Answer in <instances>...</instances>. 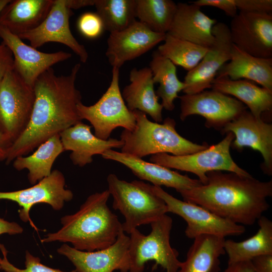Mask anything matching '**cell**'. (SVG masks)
Returning <instances> with one entry per match:
<instances>
[{
  "label": "cell",
  "mask_w": 272,
  "mask_h": 272,
  "mask_svg": "<svg viewBox=\"0 0 272 272\" xmlns=\"http://www.w3.org/2000/svg\"><path fill=\"white\" fill-rule=\"evenodd\" d=\"M129 237L122 229L114 243L99 250H77L66 244L57 249L58 254L66 257L77 272H128L129 270L128 247Z\"/></svg>",
  "instance_id": "cell-13"
},
{
  "label": "cell",
  "mask_w": 272,
  "mask_h": 272,
  "mask_svg": "<svg viewBox=\"0 0 272 272\" xmlns=\"http://www.w3.org/2000/svg\"><path fill=\"white\" fill-rule=\"evenodd\" d=\"M135 126L132 130L123 129L120 140L123 142L121 152L142 158L160 153L182 156L203 150L207 143H193L180 135L176 130L174 119L167 117L163 123L153 122L138 110L132 111Z\"/></svg>",
  "instance_id": "cell-4"
},
{
  "label": "cell",
  "mask_w": 272,
  "mask_h": 272,
  "mask_svg": "<svg viewBox=\"0 0 272 272\" xmlns=\"http://www.w3.org/2000/svg\"><path fill=\"white\" fill-rule=\"evenodd\" d=\"M35 98L33 87L13 69L6 73L0 83V129L10 145L27 127Z\"/></svg>",
  "instance_id": "cell-9"
},
{
  "label": "cell",
  "mask_w": 272,
  "mask_h": 272,
  "mask_svg": "<svg viewBox=\"0 0 272 272\" xmlns=\"http://www.w3.org/2000/svg\"><path fill=\"white\" fill-rule=\"evenodd\" d=\"M151 188L165 202L168 213L178 215L186 222L185 235L189 239L202 235L225 238L240 235L245 231L244 226L222 218L199 205L177 199L161 187L151 185Z\"/></svg>",
  "instance_id": "cell-10"
},
{
  "label": "cell",
  "mask_w": 272,
  "mask_h": 272,
  "mask_svg": "<svg viewBox=\"0 0 272 272\" xmlns=\"http://www.w3.org/2000/svg\"><path fill=\"white\" fill-rule=\"evenodd\" d=\"M76 64L67 75L57 76L51 67L36 81L35 98L29 123L10 146L6 163L24 156L52 136L82 121L77 106L81 102L76 81L81 68Z\"/></svg>",
  "instance_id": "cell-1"
},
{
  "label": "cell",
  "mask_w": 272,
  "mask_h": 272,
  "mask_svg": "<svg viewBox=\"0 0 272 272\" xmlns=\"http://www.w3.org/2000/svg\"><path fill=\"white\" fill-rule=\"evenodd\" d=\"M14 58L10 49L3 42L0 44V83L6 73L13 69Z\"/></svg>",
  "instance_id": "cell-38"
},
{
  "label": "cell",
  "mask_w": 272,
  "mask_h": 272,
  "mask_svg": "<svg viewBox=\"0 0 272 272\" xmlns=\"http://www.w3.org/2000/svg\"><path fill=\"white\" fill-rule=\"evenodd\" d=\"M149 67L154 84H159L156 93L162 100L163 108L169 111L173 110L174 100L179 97L178 93L186 87L184 82L180 81L177 77L176 65L156 50L153 53Z\"/></svg>",
  "instance_id": "cell-30"
},
{
  "label": "cell",
  "mask_w": 272,
  "mask_h": 272,
  "mask_svg": "<svg viewBox=\"0 0 272 272\" xmlns=\"http://www.w3.org/2000/svg\"><path fill=\"white\" fill-rule=\"evenodd\" d=\"M95 0H64L66 6L70 10L94 6Z\"/></svg>",
  "instance_id": "cell-42"
},
{
  "label": "cell",
  "mask_w": 272,
  "mask_h": 272,
  "mask_svg": "<svg viewBox=\"0 0 272 272\" xmlns=\"http://www.w3.org/2000/svg\"><path fill=\"white\" fill-rule=\"evenodd\" d=\"M178 98L180 101L179 116L182 121L192 115H200L206 119L207 127L220 131L247 109L237 99L213 89L185 94Z\"/></svg>",
  "instance_id": "cell-11"
},
{
  "label": "cell",
  "mask_w": 272,
  "mask_h": 272,
  "mask_svg": "<svg viewBox=\"0 0 272 272\" xmlns=\"http://www.w3.org/2000/svg\"><path fill=\"white\" fill-rule=\"evenodd\" d=\"M0 38L12 53L13 69L26 83L32 87L38 78L51 66L72 56L71 53L62 51L53 53L41 52L25 44L17 35L1 24Z\"/></svg>",
  "instance_id": "cell-18"
},
{
  "label": "cell",
  "mask_w": 272,
  "mask_h": 272,
  "mask_svg": "<svg viewBox=\"0 0 272 272\" xmlns=\"http://www.w3.org/2000/svg\"><path fill=\"white\" fill-rule=\"evenodd\" d=\"M11 0H0V13Z\"/></svg>",
  "instance_id": "cell-44"
},
{
  "label": "cell",
  "mask_w": 272,
  "mask_h": 272,
  "mask_svg": "<svg viewBox=\"0 0 272 272\" xmlns=\"http://www.w3.org/2000/svg\"><path fill=\"white\" fill-rule=\"evenodd\" d=\"M237 10L240 12L271 14V0H234Z\"/></svg>",
  "instance_id": "cell-36"
},
{
  "label": "cell",
  "mask_w": 272,
  "mask_h": 272,
  "mask_svg": "<svg viewBox=\"0 0 272 272\" xmlns=\"http://www.w3.org/2000/svg\"><path fill=\"white\" fill-rule=\"evenodd\" d=\"M229 28L238 48L254 56L272 58V14L239 12Z\"/></svg>",
  "instance_id": "cell-15"
},
{
  "label": "cell",
  "mask_w": 272,
  "mask_h": 272,
  "mask_svg": "<svg viewBox=\"0 0 272 272\" xmlns=\"http://www.w3.org/2000/svg\"><path fill=\"white\" fill-rule=\"evenodd\" d=\"M208 49L167 33L164 43L159 46L157 51L175 65L189 72L200 62Z\"/></svg>",
  "instance_id": "cell-33"
},
{
  "label": "cell",
  "mask_w": 272,
  "mask_h": 272,
  "mask_svg": "<svg viewBox=\"0 0 272 272\" xmlns=\"http://www.w3.org/2000/svg\"><path fill=\"white\" fill-rule=\"evenodd\" d=\"M23 232V228L17 223L9 222L0 217V235L4 234L16 235ZM1 260L0 258V262Z\"/></svg>",
  "instance_id": "cell-40"
},
{
  "label": "cell",
  "mask_w": 272,
  "mask_h": 272,
  "mask_svg": "<svg viewBox=\"0 0 272 272\" xmlns=\"http://www.w3.org/2000/svg\"><path fill=\"white\" fill-rule=\"evenodd\" d=\"M217 22L195 4H177L176 11L168 34L199 46L209 48L213 44V28Z\"/></svg>",
  "instance_id": "cell-22"
},
{
  "label": "cell",
  "mask_w": 272,
  "mask_h": 272,
  "mask_svg": "<svg viewBox=\"0 0 272 272\" xmlns=\"http://www.w3.org/2000/svg\"><path fill=\"white\" fill-rule=\"evenodd\" d=\"M65 180L63 173L58 170L51 174L32 186L21 190L0 192V199H7L17 202L20 209L19 216L24 222L33 223L30 217L32 207L39 203L49 205L55 211L62 209L64 203L71 201L73 192L65 188Z\"/></svg>",
  "instance_id": "cell-12"
},
{
  "label": "cell",
  "mask_w": 272,
  "mask_h": 272,
  "mask_svg": "<svg viewBox=\"0 0 272 272\" xmlns=\"http://www.w3.org/2000/svg\"><path fill=\"white\" fill-rule=\"evenodd\" d=\"M166 35L154 32L136 21L123 30L110 33L106 56L112 67L120 69L125 62L141 56L164 41Z\"/></svg>",
  "instance_id": "cell-19"
},
{
  "label": "cell",
  "mask_w": 272,
  "mask_h": 272,
  "mask_svg": "<svg viewBox=\"0 0 272 272\" xmlns=\"http://www.w3.org/2000/svg\"><path fill=\"white\" fill-rule=\"evenodd\" d=\"M177 4L171 0H136V17L152 31L167 34L171 27Z\"/></svg>",
  "instance_id": "cell-31"
},
{
  "label": "cell",
  "mask_w": 272,
  "mask_h": 272,
  "mask_svg": "<svg viewBox=\"0 0 272 272\" xmlns=\"http://www.w3.org/2000/svg\"><path fill=\"white\" fill-rule=\"evenodd\" d=\"M216 77L247 80L272 91V58L253 56L233 44L230 60L221 68Z\"/></svg>",
  "instance_id": "cell-25"
},
{
  "label": "cell",
  "mask_w": 272,
  "mask_h": 272,
  "mask_svg": "<svg viewBox=\"0 0 272 272\" xmlns=\"http://www.w3.org/2000/svg\"><path fill=\"white\" fill-rule=\"evenodd\" d=\"M250 261L254 272H272V254L259 256Z\"/></svg>",
  "instance_id": "cell-39"
},
{
  "label": "cell",
  "mask_w": 272,
  "mask_h": 272,
  "mask_svg": "<svg viewBox=\"0 0 272 272\" xmlns=\"http://www.w3.org/2000/svg\"><path fill=\"white\" fill-rule=\"evenodd\" d=\"M207 176L206 184L178 192L183 200L244 226L253 225L269 209L272 180L222 171L209 172Z\"/></svg>",
  "instance_id": "cell-2"
},
{
  "label": "cell",
  "mask_w": 272,
  "mask_h": 272,
  "mask_svg": "<svg viewBox=\"0 0 272 272\" xmlns=\"http://www.w3.org/2000/svg\"><path fill=\"white\" fill-rule=\"evenodd\" d=\"M223 272H254L251 261H243L228 264Z\"/></svg>",
  "instance_id": "cell-41"
},
{
  "label": "cell",
  "mask_w": 272,
  "mask_h": 272,
  "mask_svg": "<svg viewBox=\"0 0 272 272\" xmlns=\"http://www.w3.org/2000/svg\"><path fill=\"white\" fill-rule=\"evenodd\" d=\"M0 249L3 255V258L0 262L1 268L6 272H66L48 267L41 263L39 257L33 255L27 250L25 252V268H19L11 263L8 260L7 250L4 245L0 244ZM68 272L77 271L74 270Z\"/></svg>",
  "instance_id": "cell-34"
},
{
  "label": "cell",
  "mask_w": 272,
  "mask_h": 272,
  "mask_svg": "<svg viewBox=\"0 0 272 272\" xmlns=\"http://www.w3.org/2000/svg\"><path fill=\"white\" fill-rule=\"evenodd\" d=\"M191 3L200 8L208 6L219 9L227 16L232 18L237 14V9L234 0H197Z\"/></svg>",
  "instance_id": "cell-37"
},
{
  "label": "cell",
  "mask_w": 272,
  "mask_h": 272,
  "mask_svg": "<svg viewBox=\"0 0 272 272\" xmlns=\"http://www.w3.org/2000/svg\"><path fill=\"white\" fill-rule=\"evenodd\" d=\"M193 240L177 272H219L220 257L225 253V238L202 235Z\"/></svg>",
  "instance_id": "cell-27"
},
{
  "label": "cell",
  "mask_w": 272,
  "mask_h": 272,
  "mask_svg": "<svg viewBox=\"0 0 272 272\" xmlns=\"http://www.w3.org/2000/svg\"><path fill=\"white\" fill-rule=\"evenodd\" d=\"M73 14L64 0H54L46 17L38 27L17 36L29 41L35 48L49 42L60 43L70 48L80 61L85 63L88 59V52L76 40L70 28L69 19Z\"/></svg>",
  "instance_id": "cell-16"
},
{
  "label": "cell",
  "mask_w": 272,
  "mask_h": 272,
  "mask_svg": "<svg viewBox=\"0 0 272 272\" xmlns=\"http://www.w3.org/2000/svg\"><path fill=\"white\" fill-rule=\"evenodd\" d=\"M54 0H13L0 13V24L19 35L38 27L48 15Z\"/></svg>",
  "instance_id": "cell-26"
},
{
  "label": "cell",
  "mask_w": 272,
  "mask_h": 272,
  "mask_svg": "<svg viewBox=\"0 0 272 272\" xmlns=\"http://www.w3.org/2000/svg\"><path fill=\"white\" fill-rule=\"evenodd\" d=\"M129 81L121 93L128 109L131 111L138 110L148 114L155 122H162L163 108L154 90L150 69L133 68L129 73Z\"/></svg>",
  "instance_id": "cell-24"
},
{
  "label": "cell",
  "mask_w": 272,
  "mask_h": 272,
  "mask_svg": "<svg viewBox=\"0 0 272 272\" xmlns=\"http://www.w3.org/2000/svg\"><path fill=\"white\" fill-rule=\"evenodd\" d=\"M78 27L84 36L91 39L98 37L104 30L103 22L96 13L82 15L78 21Z\"/></svg>",
  "instance_id": "cell-35"
},
{
  "label": "cell",
  "mask_w": 272,
  "mask_h": 272,
  "mask_svg": "<svg viewBox=\"0 0 272 272\" xmlns=\"http://www.w3.org/2000/svg\"><path fill=\"white\" fill-rule=\"evenodd\" d=\"M257 222L258 230L252 237L240 242L225 240L224 249L228 257V264L272 254V222L262 216Z\"/></svg>",
  "instance_id": "cell-29"
},
{
  "label": "cell",
  "mask_w": 272,
  "mask_h": 272,
  "mask_svg": "<svg viewBox=\"0 0 272 272\" xmlns=\"http://www.w3.org/2000/svg\"><path fill=\"white\" fill-rule=\"evenodd\" d=\"M108 190L113 198L112 207L125 218L124 233L130 234L138 227L151 224L168 213L164 200L155 194L151 184L143 181L127 182L114 174L107 177Z\"/></svg>",
  "instance_id": "cell-5"
},
{
  "label": "cell",
  "mask_w": 272,
  "mask_h": 272,
  "mask_svg": "<svg viewBox=\"0 0 272 272\" xmlns=\"http://www.w3.org/2000/svg\"><path fill=\"white\" fill-rule=\"evenodd\" d=\"M91 127L80 121L59 133L64 151H72L70 158L75 165L84 167L92 162L93 156L101 155L107 150L121 148L123 145L121 140L98 138L92 133Z\"/></svg>",
  "instance_id": "cell-21"
},
{
  "label": "cell",
  "mask_w": 272,
  "mask_h": 272,
  "mask_svg": "<svg viewBox=\"0 0 272 272\" xmlns=\"http://www.w3.org/2000/svg\"><path fill=\"white\" fill-rule=\"evenodd\" d=\"M96 13L104 30L110 33L121 31L136 20V0H95Z\"/></svg>",
  "instance_id": "cell-32"
},
{
  "label": "cell",
  "mask_w": 272,
  "mask_h": 272,
  "mask_svg": "<svg viewBox=\"0 0 272 272\" xmlns=\"http://www.w3.org/2000/svg\"><path fill=\"white\" fill-rule=\"evenodd\" d=\"M111 79L109 87L94 104L86 106L81 102L77 106L81 120H88L94 134L104 140L109 139L116 128L132 130L135 126L134 115L127 108L120 90L119 69L112 67Z\"/></svg>",
  "instance_id": "cell-7"
},
{
  "label": "cell",
  "mask_w": 272,
  "mask_h": 272,
  "mask_svg": "<svg viewBox=\"0 0 272 272\" xmlns=\"http://www.w3.org/2000/svg\"><path fill=\"white\" fill-rule=\"evenodd\" d=\"M172 218L165 214L151 223V231L148 235L134 229L130 233L128 253L129 272H144L146 263L153 260L166 272H177L181 261L179 252L170 242L172 228Z\"/></svg>",
  "instance_id": "cell-6"
},
{
  "label": "cell",
  "mask_w": 272,
  "mask_h": 272,
  "mask_svg": "<svg viewBox=\"0 0 272 272\" xmlns=\"http://www.w3.org/2000/svg\"><path fill=\"white\" fill-rule=\"evenodd\" d=\"M110 195L107 189L91 194L77 212L61 218V227L57 231L47 234L41 241L70 243L85 251L110 246L122 230L118 217L107 206Z\"/></svg>",
  "instance_id": "cell-3"
},
{
  "label": "cell",
  "mask_w": 272,
  "mask_h": 272,
  "mask_svg": "<svg viewBox=\"0 0 272 272\" xmlns=\"http://www.w3.org/2000/svg\"><path fill=\"white\" fill-rule=\"evenodd\" d=\"M10 145L0 129V161L6 160Z\"/></svg>",
  "instance_id": "cell-43"
},
{
  "label": "cell",
  "mask_w": 272,
  "mask_h": 272,
  "mask_svg": "<svg viewBox=\"0 0 272 272\" xmlns=\"http://www.w3.org/2000/svg\"><path fill=\"white\" fill-rule=\"evenodd\" d=\"M212 89L235 97L245 104L255 117L270 123L272 91L247 80H232L227 77H216L212 83Z\"/></svg>",
  "instance_id": "cell-23"
},
{
  "label": "cell",
  "mask_w": 272,
  "mask_h": 272,
  "mask_svg": "<svg viewBox=\"0 0 272 272\" xmlns=\"http://www.w3.org/2000/svg\"><path fill=\"white\" fill-rule=\"evenodd\" d=\"M63 152L59 134H56L40 145L30 156L16 158L13 166L18 171L27 169L28 181L33 185L51 174L54 161Z\"/></svg>",
  "instance_id": "cell-28"
},
{
  "label": "cell",
  "mask_w": 272,
  "mask_h": 272,
  "mask_svg": "<svg viewBox=\"0 0 272 272\" xmlns=\"http://www.w3.org/2000/svg\"><path fill=\"white\" fill-rule=\"evenodd\" d=\"M101 156L105 159L122 164L139 179L149 181L154 186L173 188L179 192L201 184L198 179L191 178L186 175L121 152L111 149L104 152Z\"/></svg>",
  "instance_id": "cell-20"
},
{
  "label": "cell",
  "mask_w": 272,
  "mask_h": 272,
  "mask_svg": "<svg viewBox=\"0 0 272 272\" xmlns=\"http://www.w3.org/2000/svg\"><path fill=\"white\" fill-rule=\"evenodd\" d=\"M214 41L203 57L192 70L187 72L183 92L192 94L212 88V84L221 68L231 57L233 46L229 26L217 22L213 28Z\"/></svg>",
  "instance_id": "cell-14"
},
{
  "label": "cell",
  "mask_w": 272,
  "mask_h": 272,
  "mask_svg": "<svg viewBox=\"0 0 272 272\" xmlns=\"http://www.w3.org/2000/svg\"><path fill=\"white\" fill-rule=\"evenodd\" d=\"M226 134L220 142L203 150L182 156L157 154L152 155L150 161L169 169L193 173L202 184L207 181V173L213 171H225L247 177L252 176L233 160L230 149L235 137L231 132Z\"/></svg>",
  "instance_id": "cell-8"
},
{
  "label": "cell",
  "mask_w": 272,
  "mask_h": 272,
  "mask_svg": "<svg viewBox=\"0 0 272 272\" xmlns=\"http://www.w3.org/2000/svg\"><path fill=\"white\" fill-rule=\"evenodd\" d=\"M223 134L231 132L234 140L231 147L239 152L249 147L259 152L264 160L263 172L272 175V124L257 118L247 110L227 123L221 130Z\"/></svg>",
  "instance_id": "cell-17"
}]
</instances>
